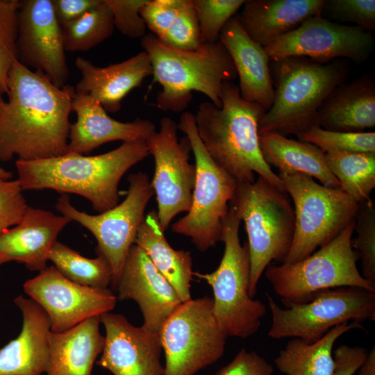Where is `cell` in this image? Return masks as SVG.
Instances as JSON below:
<instances>
[{
	"mask_svg": "<svg viewBox=\"0 0 375 375\" xmlns=\"http://www.w3.org/2000/svg\"><path fill=\"white\" fill-rule=\"evenodd\" d=\"M0 92V162L31 161L67 153L74 87L55 85L15 60Z\"/></svg>",
	"mask_w": 375,
	"mask_h": 375,
	"instance_id": "obj_1",
	"label": "cell"
},
{
	"mask_svg": "<svg viewBox=\"0 0 375 375\" xmlns=\"http://www.w3.org/2000/svg\"><path fill=\"white\" fill-rule=\"evenodd\" d=\"M222 106L199 104L194 116L199 137L210 158L238 183L259 177L285 192L278 175L265 161L259 144V124L265 110L244 100L238 85L224 81Z\"/></svg>",
	"mask_w": 375,
	"mask_h": 375,
	"instance_id": "obj_2",
	"label": "cell"
},
{
	"mask_svg": "<svg viewBox=\"0 0 375 375\" xmlns=\"http://www.w3.org/2000/svg\"><path fill=\"white\" fill-rule=\"evenodd\" d=\"M149 155L145 141H138L124 142L95 156L65 153L37 160H16L17 180L23 190L50 189L80 195L101 213L118 204L121 178Z\"/></svg>",
	"mask_w": 375,
	"mask_h": 375,
	"instance_id": "obj_3",
	"label": "cell"
},
{
	"mask_svg": "<svg viewBox=\"0 0 375 375\" xmlns=\"http://www.w3.org/2000/svg\"><path fill=\"white\" fill-rule=\"evenodd\" d=\"M141 45L152 69L148 92L155 83L162 87L155 104L160 110H184L192 99V92L202 93L220 108L223 83L237 77L232 59L219 40L201 43L195 50H182L149 33L141 38Z\"/></svg>",
	"mask_w": 375,
	"mask_h": 375,
	"instance_id": "obj_4",
	"label": "cell"
},
{
	"mask_svg": "<svg viewBox=\"0 0 375 375\" xmlns=\"http://www.w3.org/2000/svg\"><path fill=\"white\" fill-rule=\"evenodd\" d=\"M273 61L274 97L260 122L259 132L297 135L315 124L319 108L344 82L350 68L339 60L319 62L288 57Z\"/></svg>",
	"mask_w": 375,
	"mask_h": 375,
	"instance_id": "obj_5",
	"label": "cell"
},
{
	"mask_svg": "<svg viewBox=\"0 0 375 375\" xmlns=\"http://www.w3.org/2000/svg\"><path fill=\"white\" fill-rule=\"evenodd\" d=\"M243 221L250 258L249 294L254 297L272 261L283 262L293 241L295 219L287 192L261 177L238 183L229 203Z\"/></svg>",
	"mask_w": 375,
	"mask_h": 375,
	"instance_id": "obj_6",
	"label": "cell"
},
{
	"mask_svg": "<svg viewBox=\"0 0 375 375\" xmlns=\"http://www.w3.org/2000/svg\"><path fill=\"white\" fill-rule=\"evenodd\" d=\"M241 220L229 204L222 222L224 251L218 267L211 273L193 272L211 286L214 315L227 337L246 339L260 328L266 306L249 294L250 258L248 244H241Z\"/></svg>",
	"mask_w": 375,
	"mask_h": 375,
	"instance_id": "obj_7",
	"label": "cell"
},
{
	"mask_svg": "<svg viewBox=\"0 0 375 375\" xmlns=\"http://www.w3.org/2000/svg\"><path fill=\"white\" fill-rule=\"evenodd\" d=\"M354 224L353 220L335 238L299 261L267 266L265 276L284 306L306 301L329 289L375 292V283L365 279L357 267L359 256L351 246Z\"/></svg>",
	"mask_w": 375,
	"mask_h": 375,
	"instance_id": "obj_8",
	"label": "cell"
},
{
	"mask_svg": "<svg viewBox=\"0 0 375 375\" xmlns=\"http://www.w3.org/2000/svg\"><path fill=\"white\" fill-rule=\"evenodd\" d=\"M278 175L294 203V234L283 262L292 263L335 238L354 220L358 203L340 187L325 186L308 175L297 172Z\"/></svg>",
	"mask_w": 375,
	"mask_h": 375,
	"instance_id": "obj_9",
	"label": "cell"
},
{
	"mask_svg": "<svg viewBox=\"0 0 375 375\" xmlns=\"http://www.w3.org/2000/svg\"><path fill=\"white\" fill-rule=\"evenodd\" d=\"M177 126L190 142L196 178L190 208L171 228L174 233L190 238L198 250L206 251L222 241V222L238 183L206 151L191 112H183Z\"/></svg>",
	"mask_w": 375,
	"mask_h": 375,
	"instance_id": "obj_10",
	"label": "cell"
},
{
	"mask_svg": "<svg viewBox=\"0 0 375 375\" xmlns=\"http://www.w3.org/2000/svg\"><path fill=\"white\" fill-rule=\"evenodd\" d=\"M272 322L267 335L276 340L297 338L312 343L346 322L375 321V292L339 288L317 293L302 303L281 307L265 294Z\"/></svg>",
	"mask_w": 375,
	"mask_h": 375,
	"instance_id": "obj_11",
	"label": "cell"
},
{
	"mask_svg": "<svg viewBox=\"0 0 375 375\" xmlns=\"http://www.w3.org/2000/svg\"><path fill=\"white\" fill-rule=\"evenodd\" d=\"M212 298L183 302L159 333L165 364L164 375H195L224 354L227 335L213 313Z\"/></svg>",
	"mask_w": 375,
	"mask_h": 375,
	"instance_id": "obj_12",
	"label": "cell"
},
{
	"mask_svg": "<svg viewBox=\"0 0 375 375\" xmlns=\"http://www.w3.org/2000/svg\"><path fill=\"white\" fill-rule=\"evenodd\" d=\"M127 195L122 202L97 215H90L76 209L67 194L59 197L56 208L62 215L86 228L94 236L97 255L109 262L112 272L113 287L120 275L131 247L135 244L142 224L147 206L154 192L146 173L130 174Z\"/></svg>",
	"mask_w": 375,
	"mask_h": 375,
	"instance_id": "obj_13",
	"label": "cell"
},
{
	"mask_svg": "<svg viewBox=\"0 0 375 375\" xmlns=\"http://www.w3.org/2000/svg\"><path fill=\"white\" fill-rule=\"evenodd\" d=\"M177 124L162 117L158 131L145 140L149 155L154 159L151 183L158 203V218L165 232L172 219L191 206L195 183V165L190 162L192 147L188 138H178Z\"/></svg>",
	"mask_w": 375,
	"mask_h": 375,
	"instance_id": "obj_14",
	"label": "cell"
},
{
	"mask_svg": "<svg viewBox=\"0 0 375 375\" xmlns=\"http://www.w3.org/2000/svg\"><path fill=\"white\" fill-rule=\"evenodd\" d=\"M374 47L372 33L358 26L334 23L320 15L310 17L265 49L270 60L306 57L319 62L348 58L366 60Z\"/></svg>",
	"mask_w": 375,
	"mask_h": 375,
	"instance_id": "obj_15",
	"label": "cell"
},
{
	"mask_svg": "<svg viewBox=\"0 0 375 375\" xmlns=\"http://www.w3.org/2000/svg\"><path fill=\"white\" fill-rule=\"evenodd\" d=\"M24 290L47 315L51 331L62 333L83 321L108 312L117 298L108 289L77 284L47 267L24 283Z\"/></svg>",
	"mask_w": 375,
	"mask_h": 375,
	"instance_id": "obj_16",
	"label": "cell"
},
{
	"mask_svg": "<svg viewBox=\"0 0 375 375\" xmlns=\"http://www.w3.org/2000/svg\"><path fill=\"white\" fill-rule=\"evenodd\" d=\"M16 43L22 65L43 72L58 88L66 85L69 70L51 0L19 1Z\"/></svg>",
	"mask_w": 375,
	"mask_h": 375,
	"instance_id": "obj_17",
	"label": "cell"
},
{
	"mask_svg": "<svg viewBox=\"0 0 375 375\" xmlns=\"http://www.w3.org/2000/svg\"><path fill=\"white\" fill-rule=\"evenodd\" d=\"M106 335L96 364L113 375H164L160 335L131 324L121 314L100 315Z\"/></svg>",
	"mask_w": 375,
	"mask_h": 375,
	"instance_id": "obj_18",
	"label": "cell"
},
{
	"mask_svg": "<svg viewBox=\"0 0 375 375\" xmlns=\"http://www.w3.org/2000/svg\"><path fill=\"white\" fill-rule=\"evenodd\" d=\"M119 300L135 301L143 316L145 329L158 333L170 315L183 303L167 280L145 252L134 244L113 286Z\"/></svg>",
	"mask_w": 375,
	"mask_h": 375,
	"instance_id": "obj_19",
	"label": "cell"
},
{
	"mask_svg": "<svg viewBox=\"0 0 375 375\" xmlns=\"http://www.w3.org/2000/svg\"><path fill=\"white\" fill-rule=\"evenodd\" d=\"M72 111L77 119L70 126L67 153L88 154L103 144L117 140L145 141L156 131L149 119L137 118L122 122L112 118L99 103L86 94L75 92Z\"/></svg>",
	"mask_w": 375,
	"mask_h": 375,
	"instance_id": "obj_20",
	"label": "cell"
},
{
	"mask_svg": "<svg viewBox=\"0 0 375 375\" xmlns=\"http://www.w3.org/2000/svg\"><path fill=\"white\" fill-rule=\"evenodd\" d=\"M71 222L61 214L28 206L21 221L0 235V256L6 262L14 260L41 272L47 267L59 233Z\"/></svg>",
	"mask_w": 375,
	"mask_h": 375,
	"instance_id": "obj_21",
	"label": "cell"
},
{
	"mask_svg": "<svg viewBox=\"0 0 375 375\" xmlns=\"http://www.w3.org/2000/svg\"><path fill=\"white\" fill-rule=\"evenodd\" d=\"M219 40L235 66L241 97L268 110L273 103L274 89L270 58L265 47L247 35L236 15L224 26Z\"/></svg>",
	"mask_w": 375,
	"mask_h": 375,
	"instance_id": "obj_22",
	"label": "cell"
},
{
	"mask_svg": "<svg viewBox=\"0 0 375 375\" xmlns=\"http://www.w3.org/2000/svg\"><path fill=\"white\" fill-rule=\"evenodd\" d=\"M75 65L82 76L74 87L75 92L90 96L110 112H118L125 97L152 74L144 51L105 67H97L83 57H78Z\"/></svg>",
	"mask_w": 375,
	"mask_h": 375,
	"instance_id": "obj_23",
	"label": "cell"
},
{
	"mask_svg": "<svg viewBox=\"0 0 375 375\" xmlns=\"http://www.w3.org/2000/svg\"><path fill=\"white\" fill-rule=\"evenodd\" d=\"M14 301L23 324L19 335L0 349V375H42L49 359V319L31 299L19 295Z\"/></svg>",
	"mask_w": 375,
	"mask_h": 375,
	"instance_id": "obj_24",
	"label": "cell"
},
{
	"mask_svg": "<svg viewBox=\"0 0 375 375\" xmlns=\"http://www.w3.org/2000/svg\"><path fill=\"white\" fill-rule=\"evenodd\" d=\"M324 0H248L236 15L247 35L266 47L320 15Z\"/></svg>",
	"mask_w": 375,
	"mask_h": 375,
	"instance_id": "obj_25",
	"label": "cell"
},
{
	"mask_svg": "<svg viewBox=\"0 0 375 375\" xmlns=\"http://www.w3.org/2000/svg\"><path fill=\"white\" fill-rule=\"evenodd\" d=\"M315 124L342 132H364L375 126V83L364 75L342 83L328 95L318 110Z\"/></svg>",
	"mask_w": 375,
	"mask_h": 375,
	"instance_id": "obj_26",
	"label": "cell"
},
{
	"mask_svg": "<svg viewBox=\"0 0 375 375\" xmlns=\"http://www.w3.org/2000/svg\"><path fill=\"white\" fill-rule=\"evenodd\" d=\"M100 316L83 321L62 333H49L47 375H91L104 345Z\"/></svg>",
	"mask_w": 375,
	"mask_h": 375,
	"instance_id": "obj_27",
	"label": "cell"
},
{
	"mask_svg": "<svg viewBox=\"0 0 375 375\" xmlns=\"http://www.w3.org/2000/svg\"><path fill=\"white\" fill-rule=\"evenodd\" d=\"M162 230L156 210L145 215L135 239L157 270L172 285L182 302L192 299L190 282L193 277L190 251L176 250L168 243Z\"/></svg>",
	"mask_w": 375,
	"mask_h": 375,
	"instance_id": "obj_28",
	"label": "cell"
},
{
	"mask_svg": "<svg viewBox=\"0 0 375 375\" xmlns=\"http://www.w3.org/2000/svg\"><path fill=\"white\" fill-rule=\"evenodd\" d=\"M259 144L265 161L279 172L302 173L325 186L340 187L327 167L325 153L317 147L274 131L259 132Z\"/></svg>",
	"mask_w": 375,
	"mask_h": 375,
	"instance_id": "obj_29",
	"label": "cell"
},
{
	"mask_svg": "<svg viewBox=\"0 0 375 375\" xmlns=\"http://www.w3.org/2000/svg\"><path fill=\"white\" fill-rule=\"evenodd\" d=\"M357 328L364 327L361 323L350 322L333 327L312 343L292 338L274 359L275 366L286 375H333L335 342L343 334Z\"/></svg>",
	"mask_w": 375,
	"mask_h": 375,
	"instance_id": "obj_30",
	"label": "cell"
},
{
	"mask_svg": "<svg viewBox=\"0 0 375 375\" xmlns=\"http://www.w3.org/2000/svg\"><path fill=\"white\" fill-rule=\"evenodd\" d=\"M325 161L340 188L358 203L371 199L375 188V153L331 151Z\"/></svg>",
	"mask_w": 375,
	"mask_h": 375,
	"instance_id": "obj_31",
	"label": "cell"
},
{
	"mask_svg": "<svg viewBox=\"0 0 375 375\" xmlns=\"http://www.w3.org/2000/svg\"><path fill=\"white\" fill-rule=\"evenodd\" d=\"M49 260L62 275L77 284L103 289L112 285V269L102 256L86 258L57 241L49 253Z\"/></svg>",
	"mask_w": 375,
	"mask_h": 375,
	"instance_id": "obj_32",
	"label": "cell"
},
{
	"mask_svg": "<svg viewBox=\"0 0 375 375\" xmlns=\"http://www.w3.org/2000/svg\"><path fill=\"white\" fill-rule=\"evenodd\" d=\"M115 25L112 12L105 0L78 19L62 26L65 51H88L110 37Z\"/></svg>",
	"mask_w": 375,
	"mask_h": 375,
	"instance_id": "obj_33",
	"label": "cell"
},
{
	"mask_svg": "<svg viewBox=\"0 0 375 375\" xmlns=\"http://www.w3.org/2000/svg\"><path fill=\"white\" fill-rule=\"evenodd\" d=\"M299 140L310 143L324 153L331 151L375 153V133L326 130L317 124L298 134Z\"/></svg>",
	"mask_w": 375,
	"mask_h": 375,
	"instance_id": "obj_34",
	"label": "cell"
},
{
	"mask_svg": "<svg viewBox=\"0 0 375 375\" xmlns=\"http://www.w3.org/2000/svg\"><path fill=\"white\" fill-rule=\"evenodd\" d=\"M351 246L356 250L362 264V276L375 283V203L371 199L358 203L355 217Z\"/></svg>",
	"mask_w": 375,
	"mask_h": 375,
	"instance_id": "obj_35",
	"label": "cell"
},
{
	"mask_svg": "<svg viewBox=\"0 0 375 375\" xmlns=\"http://www.w3.org/2000/svg\"><path fill=\"white\" fill-rule=\"evenodd\" d=\"M199 26L201 43H215L245 0H192Z\"/></svg>",
	"mask_w": 375,
	"mask_h": 375,
	"instance_id": "obj_36",
	"label": "cell"
},
{
	"mask_svg": "<svg viewBox=\"0 0 375 375\" xmlns=\"http://www.w3.org/2000/svg\"><path fill=\"white\" fill-rule=\"evenodd\" d=\"M19 0H0V92H8V81L13 62L17 60V13Z\"/></svg>",
	"mask_w": 375,
	"mask_h": 375,
	"instance_id": "obj_37",
	"label": "cell"
},
{
	"mask_svg": "<svg viewBox=\"0 0 375 375\" xmlns=\"http://www.w3.org/2000/svg\"><path fill=\"white\" fill-rule=\"evenodd\" d=\"M320 15L354 23L367 31L375 29L374 0H324Z\"/></svg>",
	"mask_w": 375,
	"mask_h": 375,
	"instance_id": "obj_38",
	"label": "cell"
},
{
	"mask_svg": "<svg viewBox=\"0 0 375 375\" xmlns=\"http://www.w3.org/2000/svg\"><path fill=\"white\" fill-rule=\"evenodd\" d=\"M160 40L182 50H195L201 44L199 26L192 0H185L175 21Z\"/></svg>",
	"mask_w": 375,
	"mask_h": 375,
	"instance_id": "obj_39",
	"label": "cell"
},
{
	"mask_svg": "<svg viewBox=\"0 0 375 375\" xmlns=\"http://www.w3.org/2000/svg\"><path fill=\"white\" fill-rule=\"evenodd\" d=\"M147 0H105L110 8L116 28L130 38H142L147 26L140 15V9Z\"/></svg>",
	"mask_w": 375,
	"mask_h": 375,
	"instance_id": "obj_40",
	"label": "cell"
},
{
	"mask_svg": "<svg viewBox=\"0 0 375 375\" xmlns=\"http://www.w3.org/2000/svg\"><path fill=\"white\" fill-rule=\"evenodd\" d=\"M22 191L17 179H0V235L17 225L28 208Z\"/></svg>",
	"mask_w": 375,
	"mask_h": 375,
	"instance_id": "obj_41",
	"label": "cell"
},
{
	"mask_svg": "<svg viewBox=\"0 0 375 375\" xmlns=\"http://www.w3.org/2000/svg\"><path fill=\"white\" fill-rule=\"evenodd\" d=\"M185 0H147L140 15L147 28L161 39L178 16Z\"/></svg>",
	"mask_w": 375,
	"mask_h": 375,
	"instance_id": "obj_42",
	"label": "cell"
},
{
	"mask_svg": "<svg viewBox=\"0 0 375 375\" xmlns=\"http://www.w3.org/2000/svg\"><path fill=\"white\" fill-rule=\"evenodd\" d=\"M215 375H274V367L256 351L243 348Z\"/></svg>",
	"mask_w": 375,
	"mask_h": 375,
	"instance_id": "obj_43",
	"label": "cell"
},
{
	"mask_svg": "<svg viewBox=\"0 0 375 375\" xmlns=\"http://www.w3.org/2000/svg\"><path fill=\"white\" fill-rule=\"evenodd\" d=\"M368 351L360 347L342 344L333 350V375H353L365 361Z\"/></svg>",
	"mask_w": 375,
	"mask_h": 375,
	"instance_id": "obj_44",
	"label": "cell"
},
{
	"mask_svg": "<svg viewBox=\"0 0 375 375\" xmlns=\"http://www.w3.org/2000/svg\"><path fill=\"white\" fill-rule=\"evenodd\" d=\"M51 1L55 15L61 26L78 19L101 1V0Z\"/></svg>",
	"mask_w": 375,
	"mask_h": 375,
	"instance_id": "obj_45",
	"label": "cell"
},
{
	"mask_svg": "<svg viewBox=\"0 0 375 375\" xmlns=\"http://www.w3.org/2000/svg\"><path fill=\"white\" fill-rule=\"evenodd\" d=\"M12 177V174L9 171H7L6 169H3L0 165V179L3 180H10Z\"/></svg>",
	"mask_w": 375,
	"mask_h": 375,
	"instance_id": "obj_46",
	"label": "cell"
},
{
	"mask_svg": "<svg viewBox=\"0 0 375 375\" xmlns=\"http://www.w3.org/2000/svg\"><path fill=\"white\" fill-rule=\"evenodd\" d=\"M5 262H6L5 260L0 256V265Z\"/></svg>",
	"mask_w": 375,
	"mask_h": 375,
	"instance_id": "obj_47",
	"label": "cell"
}]
</instances>
